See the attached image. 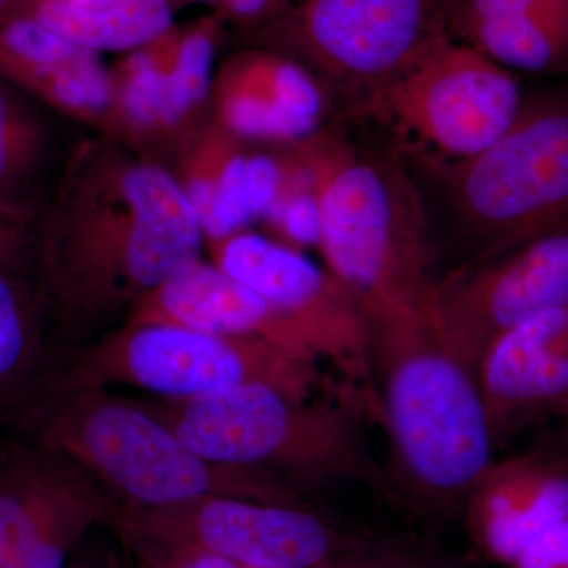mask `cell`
<instances>
[{"mask_svg": "<svg viewBox=\"0 0 568 568\" xmlns=\"http://www.w3.org/2000/svg\"><path fill=\"white\" fill-rule=\"evenodd\" d=\"M366 327L390 447L381 488L425 521L465 517L497 448L477 369L448 345L432 313L369 320Z\"/></svg>", "mask_w": 568, "mask_h": 568, "instance_id": "1", "label": "cell"}, {"mask_svg": "<svg viewBox=\"0 0 568 568\" xmlns=\"http://www.w3.org/2000/svg\"><path fill=\"white\" fill-rule=\"evenodd\" d=\"M297 160L320 204L317 245L365 320L432 313L439 261L413 174L336 134L304 142Z\"/></svg>", "mask_w": 568, "mask_h": 568, "instance_id": "2", "label": "cell"}, {"mask_svg": "<svg viewBox=\"0 0 568 568\" xmlns=\"http://www.w3.org/2000/svg\"><path fill=\"white\" fill-rule=\"evenodd\" d=\"M416 163L433 239L444 230L457 250L452 267L566 231L568 88L525 100L510 129L478 155Z\"/></svg>", "mask_w": 568, "mask_h": 568, "instance_id": "3", "label": "cell"}, {"mask_svg": "<svg viewBox=\"0 0 568 568\" xmlns=\"http://www.w3.org/2000/svg\"><path fill=\"white\" fill-rule=\"evenodd\" d=\"M67 190L47 235L44 261L58 293L89 276L152 294L200 263L203 230L181 182L151 163H112Z\"/></svg>", "mask_w": 568, "mask_h": 568, "instance_id": "4", "label": "cell"}, {"mask_svg": "<svg viewBox=\"0 0 568 568\" xmlns=\"http://www.w3.org/2000/svg\"><path fill=\"white\" fill-rule=\"evenodd\" d=\"M193 454L271 474L297 489L383 485L345 409L250 383L149 406Z\"/></svg>", "mask_w": 568, "mask_h": 568, "instance_id": "5", "label": "cell"}, {"mask_svg": "<svg viewBox=\"0 0 568 568\" xmlns=\"http://www.w3.org/2000/svg\"><path fill=\"white\" fill-rule=\"evenodd\" d=\"M39 417L40 446L99 474L134 508L181 507L207 497L298 504V489L257 470L215 465L193 454L148 407L69 387Z\"/></svg>", "mask_w": 568, "mask_h": 568, "instance_id": "6", "label": "cell"}, {"mask_svg": "<svg viewBox=\"0 0 568 568\" xmlns=\"http://www.w3.org/2000/svg\"><path fill=\"white\" fill-rule=\"evenodd\" d=\"M459 0H282L264 37L353 97L362 111L454 40Z\"/></svg>", "mask_w": 568, "mask_h": 568, "instance_id": "7", "label": "cell"}, {"mask_svg": "<svg viewBox=\"0 0 568 568\" xmlns=\"http://www.w3.org/2000/svg\"><path fill=\"white\" fill-rule=\"evenodd\" d=\"M130 384L166 399H185L261 383L301 398L320 386L317 362L248 336L204 334L171 324H132L82 358L69 387Z\"/></svg>", "mask_w": 568, "mask_h": 568, "instance_id": "8", "label": "cell"}, {"mask_svg": "<svg viewBox=\"0 0 568 568\" xmlns=\"http://www.w3.org/2000/svg\"><path fill=\"white\" fill-rule=\"evenodd\" d=\"M514 71L466 41L450 40L368 104L424 155L465 160L495 144L521 110Z\"/></svg>", "mask_w": 568, "mask_h": 568, "instance_id": "9", "label": "cell"}, {"mask_svg": "<svg viewBox=\"0 0 568 568\" xmlns=\"http://www.w3.org/2000/svg\"><path fill=\"white\" fill-rule=\"evenodd\" d=\"M133 541L200 549L242 568H336L364 536L301 503L207 497L125 517Z\"/></svg>", "mask_w": 568, "mask_h": 568, "instance_id": "10", "label": "cell"}, {"mask_svg": "<svg viewBox=\"0 0 568 568\" xmlns=\"http://www.w3.org/2000/svg\"><path fill=\"white\" fill-rule=\"evenodd\" d=\"M568 301V230L448 268L432 317L448 345L477 369L487 347L529 317Z\"/></svg>", "mask_w": 568, "mask_h": 568, "instance_id": "11", "label": "cell"}, {"mask_svg": "<svg viewBox=\"0 0 568 568\" xmlns=\"http://www.w3.org/2000/svg\"><path fill=\"white\" fill-rule=\"evenodd\" d=\"M219 267L290 321L317 361L327 358L376 398L364 312L328 268L246 231L220 242Z\"/></svg>", "mask_w": 568, "mask_h": 568, "instance_id": "12", "label": "cell"}, {"mask_svg": "<svg viewBox=\"0 0 568 568\" xmlns=\"http://www.w3.org/2000/svg\"><path fill=\"white\" fill-rule=\"evenodd\" d=\"M103 503L81 466L58 452L14 450L0 458V568H63Z\"/></svg>", "mask_w": 568, "mask_h": 568, "instance_id": "13", "label": "cell"}, {"mask_svg": "<svg viewBox=\"0 0 568 568\" xmlns=\"http://www.w3.org/2000/svg\"><path fill=\"white\" fill-rule=\"evenodd\" d=\"M478 383L496 447L548 417L568 414V301L497 336Z\"/></svg>", "mask_w": 568, "mask_h": 568, "instance_id": "14", "label": "cell"}, {"mask_svg": "<svg viewBox=\"0 0 568 568\" xmlns=\"http://www.w3.org/2000/svg\"><path fill=\"white\" fill-rule=\"evenodd\" d=\"M133 324H171L204 334L248 336L317 362L290 321L219 265L197 263L192 271L145 295Z\"/></svg>", "mask_w": 568, "mask_h": 568, "instance_id": "15", "label": "cell"}, {"mask_svg": "<svg viewBox=\"0 0 568 568\" xmlns=\"http://www.w3.org/2000/svg\"><path fill=\"white\" fill-rule=\"evenodd\" d=\"M222 115L231 133L253 140H304L323 114V93L302 63L272 50L235 55L222 74Z\"/></svg>", "mask_w": 568, "mask_h": 568, "instance_id": "16", "label": "cell"}, {"mask_svg": "<svg viewBox=\"0 0 568 568\" xmlns=\"http://www.w3.org/2000/svg\"><path fill=\"white\" fill-rule=\"evenodd\" d=\"M478 541L495 552L521 548L537 530L568 518V466L556 452L493 463L467 503Z\"/></svg>", "mask_w": 568, "mask_h": 568, "instance_id": "17", "label": "cell"}, {"mask_svg": "<svg viewBox=\"0 0 568 568\" xmlns=\"http://www.w3.org/2000/svg\"><path fill=\"white\" fill-rule=\"evenodd\" d=\"M6 10L28 14L92 52L151 47L173 32V0H114L80 7L65 0H9Z\"/></svg>", "mask_w": 568, "mask_h": 568, "instance_id": "18", "label": "cell"}, {"mask_svg": "<svg viewBox=\"0 0 568 568\" xmlns=\"http://www.w3.org/2000/svg\"><path fill=\"white\" fill-rule=\"evenodd\" d=\"M43 153L39 122L0 77V220L24 226L31 183Z\"/></svg>", "mask_w": 568, "mask_h": 568, "instance_id": "19", "label": "cell"}, {"mask_svg": "<svg viewBox=\"0 0 568 568\" xmlns=\"http://www.w3.org/2000/svg\"><path fill=\"white\" fill-rule=\"evenodd\" d=\"M11 271L0 267V407L33 394L39 364L31 302Z\"/></svg>", "mask_w": 568, "mask_h": 568, "instance_id": "20", "label": "cell"}, {"mask_svg": "<svg viewBox=\"0 0 568 568\" xmlns=\"http://www.w3.org/2000/svg\"><path fill=\"white\" fill-rule=\"evenodd\" d=\"M213 26H200L173 43L164 92L163 125H175L203 102L211 88L215 36Z\"/></svg>", "mask_w": 568, "mask_h": 568, "instance_id": "21", "label": "cell"}, {"mask_svg": "<svg viewBox=\"0 0 568 568\" xmlns=\"http://www.w3.org/2000/svg\"><path fill=\"white\" fill-rule=\"evenodd\" d=\"M173 33V32H171ZM171 39L168 41L166 58L171 48ZM151 47L142 48L134 52L125 65L122 78L121 106L126 121L140 129L163 126L164 92H166V74L170 67V58L163 63L162 55L151 50ZM173 52V48H171Z\"/></svg>", "mask_w": 568, "mask_h": 568, "instance_id": "22", "label": "cell"}, {"mask_svg": "<svg viewBox=\"0 0 568 568\" xmlns=\"http://www.w3.org/2000/svg\"><path fill=\"white\" fill-rule=\"evenodd\" d=\"M336 568H470L458 556L406 537H364Z\"/></svg>", "mask_w": 568, "mask_h": 568, "instance_id": "23", "label": "cell"}, {"mask_svg": "<svg viewBox=\"0 0 568 568\" xmlns=\"http://www.w3.org/2000/svg\"><path fill=\"white\" fill-rule=\"evenodd\" d=\"M133 544L140 547L152 568H241L230 559L200 549L166 548L140 541Z\"/></svg>", "mask_w": 568, "mask_h": 568, "instance_id": "24", "label": "cell"}, {"mask_svg": "<svg viewBox=\"0 0 568 568\" xmlns=\"http://www.w3.org/2000/svg\"><path fill=\"white\" fill-rule=\"evenodd\" d=\"M22 227L0 220V267H13L24 252Z\"/></svg>", "mask_w": 568, "mask_h": 568, "instance_id": "25", "label": "cell"}, {"mask_svg": "<svg viewBox=\"0 0 568 568\" xmlns=\"http://www.w3.org/2000/svg\"><path fill=\"white\" fill-rule=\"evenodd\" d=\"M556 454L566 462L568 466V414L562 418V426H560L558 448Z\"/></svg>", "mask_w": 568, "mask_h": 568, "instance_id": "26", "label": "cell"}, {"mask_svg": "<svg viewBox=\"0 0 568 568\" xmlns=\"http://www.w3.org/2000/svg\"><path fill=\"white\" fill-rule=\"evenodd\" d=\"M65 2L80 7H102L106 6V3L114 2V0H65Z\"/></svg>", "mask_w": 568, "mask_h": 568, "instance_id": "27", "label": "cell"}, {"mask_svg": "<svg viewBox=\"0 0 568 568\" xmlns=\"http://www.w3.org/2000/svg\"><path fill=\"white\" fill-rule=\"evenodd\" d=\"M190 2H203V3L216 2V3H219L220 0H190Z\"/></svg>", "mask_w": 568, "mask_h": 568, "instance_id": "28", "label": "cell"}, {"mask_svg": "<svg viewBox=\"0 0 568 568\" xmlns=\"http://www.w3.org/2000/svg\"><path fill=\"white\" fill-rule=\"evenodd\" d=\"M7 3H9V0H0V10H2L3 7L7 6Z\"/></svg>", "mask_w": 568, "mask_h": 568, "instance_id": "29", "label": "cell"}]
</instances>
